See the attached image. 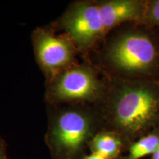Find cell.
I'll return each instance as SVG.
<instances>
[{
  "label": "cell",
  "mask_w": 159,
  "mask_h": 159,
  "mask_svg": "<svg viewBox=\"0 0 159 159\" xmlns=\"http://www.w3.org/2000/svg\"><path fill=\"white\" fill-rule=\"evenodd\" d=\"M59 27L83 53L88 52L105 38L97 1L71 4L60 19Z\"/></svg>",
  "instance_id": "cell-5"
},
{
  "label": "cell",
  "mask_w": 159,
  "mask_h": 159,
  "mask_svg": "<svg viewBox=\"0 0 159 159\" xmlns=\"http://www.w3.org/2000/svg\"><path fill=\"white\" fill-rule=\"evenodd\" d=\"M102 129L96 106L63 105L49 115L45 142L52 159H82L91 139Z\"/></svg>",
  "instance_id": "cell-3"
},
{
  "label": "cell",
  "mask_w": 159,
  "mask_h": 159,
  "mask_svg": "<svg viewBox=\"0 0 159 159\" xmlns=\"http://www.w3.org/2000/svg\"><path fill=\"white\" fill-rule=\"evenodd\" d=\"M159 147V128L143 136L129 145L121 159H141L151 156Z\"/></svg>",
  "instance_id": "cell-9"
},
{
  "label": "cell",
  "mask_w": 159,
  "mask_h": 159,
  "mask_svg": "<svg viewBox=\"0 0 159 159\" xmlns=\"http://www.w3.org/2000/svg\"><path fill=\"white\" fill-rule=\"evenodd\" d=\"M0 159H11L7 153V144L5 139L0 136Z\"/></svg>",
  "instance_id": "cell-11"
},
{
  "label": "cell",
  "mask_w": 159,
  "mask_h": 159,
  "mask_svg": "<svg viewBox=\"0 0 159 159\" xmlns=\"http://www.w3.org/2000/svg\"><path fill=\"white\" fill-rule=\"evenodd\" d=\"M96 108L103 129L120 135L129 147L159 128V81L108 78L104 98Z\"/></svg>",
  "instance_id": "cell-1"
},
{
  "label": "cell",
  "mask_w": 159,
  "mask_h": 159,
  "mask_svg": "<svg viewBox=\"0 0 159 159\" xmlns=\"http://www.w3.org/2000/svg\"><path fill=\"white\" fill-rule=\"evenodd\" d=\"M99 16L105 36L120 25L143 23L147 1L144 0H105L97 1Z\"/></svg>",
  "instance_id": "cell-7"
},
{
  "label": "cell",
  "mask_w": 159,
  "mask_h": 159,
  "mask_svg": "<svg viewBox=\"0 0 159 159\" xmlns=\"http://www.w3.org/2000/svg\"><path fill=\"white\" fill-rule=\"evenodd\" d=\"M150 159H159V147L151 155Z\"/></svg>",
  "instance_id": "cell-13"
},
{
  "label": "cell",
  "mask_w": 159,
  "mask_h": 159,
  "mask_svg": "<svg viewBox=\"0 0 159 159\" xmlns=\"http://www.w3.org/2000/svg\"><path fill=\"white\" fill-rule=\"evenodd\" d=\"M108 88V80L99 77L88 63H76L47 80L46 98L52 105L99 104Z\"/></svg>",
  "instance_id": "cell-4"
},
{
  "label": "cell",
  "mask_w": 159,
  "mask_h": 159,
  "mask_svg": "<svg viewBox=\"0 0 159 159\" xmlns=\"http://www.w3.org/2000/svg\"><path fill=\"white\" fill-rule=\"evenodd\" d=\"M32 41L37 63L47 80L77 63L78 49L65 33L56 35L39 27L33 31Z\"/></svg>",
  "instance_id": "cell-6"
},
{
  "label": "cell",
  "mask_w": 159,
  "mask_h": 159,
  "mask_svg": "<svg viewBox=\"0 0 159 159\" xmlns=\"http://www.w3.org/2000/svg\"><path fill=\"white\" fill-rule=\"evenodd\" d=\"M143 24L152 28L159 27V0L147 1Z\"/></svg>",
  "instance_id": "cell-10"
},
{
  "label": "cell",
  "mask_w": 159,
  "mask_h": 159,
  "mask_svg": "<svg viewBox=\"0 0 159 159\" xmlns=\"http://www.w3.org/2000/svg\"><path fill=\"white\" fill-rule=\"evenodd\" d=\"M128 145L122 137L112 130L102 129L94 135L89 145L91 152L100 155L107 159H121L127 152Z\"/></svg>",
  "instance_id": "cell-8"
},
{
  "label": "cell",
  "mask_w": 159,
  "mask_h": 159,
  "mask_svg": "<svg viewBox=\"0 0 159 159\" xmlns=\"http://www.w3.org/2000/svg\"><path fill=\"white\" fill-rule=\"evenodd\" d=\"M143 23H130L107 40L102 63L108 78L159 81V33Z\"/></svg>",
  "instance_id": "cell-2"
},
{
  "label": "cell",
  "mask_w": 159,
  "mask_h": 159,
  "mask_svg": "<svg viewBox=\"0 0 159 159\" xmlns=\"http://www.w3.org/2000/svg\"><path fill=\"white\" fill-rule=\"evenodd\" d=\"M82 159H107V158L102 156H100V155H99V154L91 152L90 154L85 155V156L83 157Z\"/></svg>",
  "instance_id": "cell-12"
}]
</instances>
